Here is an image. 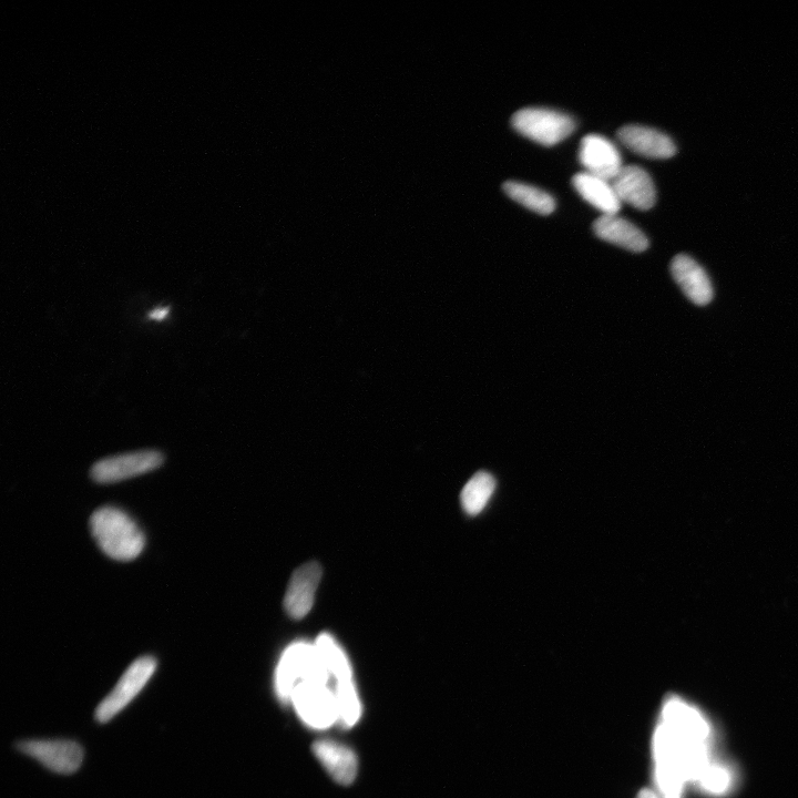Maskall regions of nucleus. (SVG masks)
<instances>
[{"instance_id": "nucleus-17", "label": "nucleus", "mask_w": 798, "mask_h": 798, "mask_svg": "<svg viewBox=\"0 0 798 798\" xmlns=\"http://www.w3.org/2000/svg\"><path fill=\"white\" fill-rule=\"evenodd\" d=\"M496 489V480L486 472H479L469 479L462 491V506L470 516L482 513Z\"/></svg>"}, {"instance_id": "nucleus-20", "label": "nucleus", "mask_w": 798, "mask_h": 798, "mask_svg": "<svg viewBox=\"0 0 798 798\" xmlns=\"http://www.w3.org/2000/svg\"><path fill=\"white\" fill-rule=\"evenodd\" d=\"M169 314V308H159L149 314L151 320L162 321L165 320Z\"/></svg>"}, {"instance_id": "nucleus-12", "label": "nucleus", "mask_w": 798, "mask_h": 798, "mask_svg": "<svg viewBox=\"0 0 798 798\" xmlns=\"http://www.w3.org/2000/svg\"><path fill=\"white\" fill-rule=\"evenodd\" d=\"M624 147L643 157L670 159L677 153L674 141L665 133L643 126H624L617 133Z\"/></svg>"}, {"instance_id": "nucleus-2", "label": "nucleus", "mask_w": 798, "mask_h": 798, "mask_svg": "<svg viewBox=\"0 0 798 798\" xmlns=\"http://www.w3.org/2000/svg\"><path fill=\"white\" fill-rule=\"evenodd\" d=\"M329 669L316 646L309 643H294L284 652L276 669V692L281 700L288 702L296 685L304 681L330 682Z\"/></svg>"}, {"instance_id": "nucleus-6", "label": "nucleus", "mask_w": 798, "mask_h": 798, "mask_svg": "<svg viewBox=\"0 0 798 798\" xmlns=\"http://www.w3.org/2000/svg\"><path fill=\"white\" fill-rule=\"evenodd\" d=\"M17 749L57 774L76 773L85 759L83 746L70 740H26Z\"/></svg>"}, {"instance_id": "nucleus-18", "label": "nucleus", "mask_w": 798, "mask_h": 798, "mask_svg": "<svg viewBox=\"0 0 798 798\" xmlns=\"http://www.w3.org/2000/svg\"><path fill=\"white\" fill-rule=\"evenodd\" d=\"M315 646L321 653L331 677L335 679V685L354 682L351 663L330 634H322L317 639Z\"/></svg>"}, {"instance_id": "nucleus-1", "label": "nucleus", "mask_w": 798, "mask_h": 798, "mask_svg": "<svg viewBox=\"0 0 798 798\" xmlns=\"http://www.w3.org/2000/svg\"><path fill=\"white\" fill-rule=\"evenodd\" d=\"M90 528L100 549L111 559L135 560L145 549V535L135 521L118 508L102 507L95 511Z\"/></svg>"}, {"instance_id": "nucleus-5", "label": "nucleus", "mask_w": 798, "mask_h": 798, "mask_svg": "<svg viewBox=\"0 0 798 798\" xmlns=\"http://www.w3.org/2000/svg\"><path fill=\"white\" fill-rule=\"evenodd\" d=\"M157 660L146 656L133 662L122 675L114 690L99 704L96 720L101 724L110 722L137 698L157 670Z\"/></svg>"}, {"instance_id": "nucleus-7", "label": "nucleus", "mask_w": 798, "mask_h": 798, "mask_svg": "<svg viewBox=\"0 0 798 798\" xmlns=\"http://www.w3.org/2000/svg\"><path fill=\"white\" fill-rule=\"evenodd\" d=\"M163 462L165 457L157 450L121 454L99 460L91 468V477L98 484H115L153 472Z\"/></svg>"}, {"instance_id": "nucleus-9", "label": "nucleus", "mask_w": 798, "mask_h": 798, "mask_svg": "<svg viewBox=\"0 0 798 798\" xmlns=\"http://www.w3.org/2000/svg\"><path fill=\"white\" fill-rule=\"evenodd\" d=\"M321 578L322 568L317 562H309L294 572L284 600L292 618L302 619L311 611Z\"/></svg>"}, {"instance_id": "nucleus-21", "label": "nucleus", "mask_w": 798, "mask_h": 798, "mask_svg": "<svg viewBox=\"0 0 798 798\" xmlns=\"http://www.w3.org/2000/svg\"><path fill=\"white\" fill-rule=\"evenodd\" d=\"M638 798H658V796L651 790H643L640 792Z\"/></svg>"}, {"instance_id": "nucleus-8", "label": "nucleus", "mask_w": 798, "mask_h": 798, "mask_svg": "<svg viewBox=\"0 0 798 798\" xmlns=\"http://www.w3.org/2000/svg\"><path fill=\"white\" fill-rule=\"evenodd\" d=\"M579 160L590 175L612 182L623 168L619 150L600 135H588L581 140Z\"/></svg>"}, {"instance_id": "nucleus-10", "label": "nucleus", "mask_w": 798, "mask_h": 798, "mask_svg": "<svg viewBox=\"0 0 798 798\" xmlns=\"http://www.w3.org/2000/svg\"><path fill=\"white\" fill-rule=\"evenodd\" d=\"M622 203L641 211L654 207L657 201V190L649 173L638 166L623 167L619 175L612 181Z\"/></svg>"}, {"instance_id": "nucleus-3", "label": "nucleus", "mask_w": 798, "mask_h": 798, "mask_svg": "<svg viewBox=\"0 0 798 798\" xmlns=\"http://www.w3.org/2000/svg\"><path fill=\"white\" fill-rule=\"evenodd\" d=\"M511 125L520 135L546 147L557 145L576 129L570 116L546 108L521 109L511 118Z\"/></svg>"}, {"instance_id": "nucleus-14", "label": "nucleus", "mask_w": 798, "mask_h": 798, "mask_svg": "<svg viewBox=\"0 0 798 798\" xmlns=\"http://www.w3.org/2000/svg\"><path fill=\"white\" fill-rule=\"evenodd\" d=\"M313 752L334 781L342 785L354 782L358 763L355 753L347 746L333 741H317L313 745Z\"/></svg>"}, {"instance_id": "nucleus-15", "label": "nucleus", "mask_w": 798, "mask_h": 798, "mask_svg": "<svg viewBox=\"0 0 798 798\" xmlns=\"http://www.w3.org/2000/svg\"><path fill=\"white\" fill-rule=\"evenodd\" d=\"M572 184L583 200L602 212V216H616L622 207L612 182L580 172L572 178Z\"/></svg>"}, {"instance_id": "nucleus-4", "label": "nucleus", "mask_w": 798, "mask_h": 798, "mask_svg": "<svg viewBox=\"0 0 798 798\" xmlns=\"http://www.w3.org/2000/svg\"><path fill=\"white\" fill-rule=\"evenodd\" d=\"M290 701L300 718L311 728L323 730L339 721L336 695L330 682H301L294 688Z\"/></svg>"}, {"instance_id": "nucleus-11", "label": "nucleus", "mask_w": 798, "mask_h": 798, "mask_svg": "<svg viewBox=\"0 0 798 798\" xmlns=\"http://www.w3.org/2000/svg\"><path fill=\"white\" fill-rule=\"evenodd\" d=\"M671 273L674 281L692 303L705 306L712 302L714 290L709 275L689 255H677L671 263Z\"/></svg>"}, {"instance_id": "nucleus-16", "label": "nucleus", "mask_w": 798, "mask_h": 798, "mask_svg": "<svg viewBox=\"0 0 798 798\" xmlns=\"http://www.w3.org/2000/svg\"><path fill=\"white\" fill-rule=\"evenodd\" d=\"M504 191L510 199L541 216H548L556 209V201L549 193L530 184L518 181H507Z\"/></svg>"}, {"instance_id": "nucleus-13", "label": "nucleus", "mask_w": 798, "mask_h": 798, "mask_svg": "<svg viewBox=\"0 0 798 798\" xmlns=\"http://www.w3.org/2000/svg\"><path fill=\"white\" fill-rule=\"evenodd\" d=\"M593 230L603 241L618 245L631 252L640 253L649 248V240L636 225L616 216H601L593 223Z\"/></svg>"}, {"instance_id": "nucleus-19", "label": "nucleus", "mask_w": 798, "mask_h": 798, "mask_svg": "<svg viewBox=\"0 0 798 798\" xmlns=\"http://www.w3.org/2000/svg\"><path fill=\"white\" fill-rule=\"evenodd\" d=\"M729 781L728 773L720 769V767L709 766L699 782L709 791L722 792L728 787Z\"/></svg>"}]
</instances>
